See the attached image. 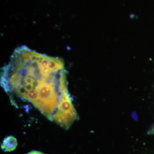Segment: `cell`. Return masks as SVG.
<instances>
[{
  "instance_id": "obj_1",
  "label": "cell",
  "mask_w": 154,
  "mask_h": 154,
  "mask_svg": "<svg viewBox=\"0 0 154 154\" xmlns=\"http://www.w3.org/2000/svg\"><path fill=\"white\" fill-rule=\"evenodd\" d=\"M1 85L11 102L16 98L31 103L48 120L64 129L79 119L61 58L37 52L26 45L19 46L2 68Z\"/></svg>"
},
{
  "instance_id": "obj_2",
  "label": "cell",
  "mask_w": 154,
  "mask_h": 154,
  "mask_svg": "<svg viewBox=\"0 0 154 154\" xmlns=\"http://www.w3.org/2000/svg\"><path fill=\"white\" fill-rule=\"evenodd\" d=\"M18 143L17 139L12 136H9L4 139L1 145V148L4 151H13L17 148Z\"/></svg>"
},
{
  "instance_id": "obj_3",
  "label": "cell",
  "mask_w": 154,
  "mask_h": 154,
  "mask_svg": "<svg viewBox=\"0 0 154 154\" xmlns=\"http://www.w3.org/2000/svg\"><path fill=\"white\" fill-rule=\"evenodd\" d=\"M27 154H44L41 152L38 151H32L29 152Z\"/></svg>"
},
{
  "instance_id": "obj_4",
  "label": "cell",
  "mask_w": 154,
  "mask_h": 154,
  "mask_svg": "<svg viewBox=\"0 0 154 154\" xmlns=\"http://www.w3.org/2000/svg\"><path fill=\"white\" fill-rule=\"evenodd\" d=\"M149 133L150 134H154V125L152 127V128L149 131Z\"/></svg>"
}]
</instances>
